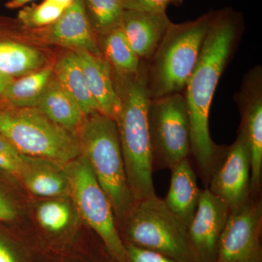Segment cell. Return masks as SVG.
<instances>
[{
  "instance_id": "24",
  "label": "cell",
  "mask_w": 262,
  "mask_h": 262,
  "mask_svg": "<svg viewBox=\"0 0 262 262\" xmlns=\"http://www.w3.org/2000/svg\"><path fill=\"white\" fill-rule=\"evenodd\" d=\"M37 219L43 229L51 232H61L70 224V206L63 201L46 202L38 208Z\"/></svg>"
},
{
  "instance_id": "20",
  "label": "cell",
  "mask_w": 262,
  "mask_h": 262,
  "mask_svg": "<svg viewBox=\"0 0 262 262\" xmlns=\"http://www.w3.org/2000/svg\"><path fill=\"white\" fill-rule=\"evenodd\" d=\"M53 77V69L45 67L29 75L13 79L5 90L3 98L13 107H37Z\"/></svg>"
},
{
  "instance_id": "6",
  "label": "cell",
  "mask_w": 262,
  "mask_h": 262,
  "mask_svg": "<svg viewBox=\"0 0 262 262\" xmlns=\"http://www.w3.org/2000/svg\"><path fill=\"white\" fill-rule=\"evenodd\" d=\"M121 223L126 244L163 253L179 262H196L187 226L158 196L136 202Z\"/></svg>"
},
{
  "instance_id": "35",
  "label": "cell",
  "mask_w": 262,
  "mask_h": 262,
  "mask_svg": "<svg viewBox=\"0 0 262 262\" xmlns=\"http://www.w3.org/2000/svg\"><path fill=\"white\" fill-rule=\"evenodd\" d=\"M259 262H261V261H259Z\"/></svg>"
},
{
  "instance_id": "18",
  "label": "cell",
  "mask_w": 262,
  "mask_h": 262,
  "mask_svg": "<svg viewBox=\"0 0 262 262\" xmlns=\"http://www.w3.org/2000/svg\"><path fill=\"white\" fill-rule=\"evenodd\" d=\"M53 76L66 92L73 98L85 116L98 112L90 93L80 58L75 51L60 57L53 68Z\"/></svg>"
},
{
  "instance_id": "2",
  "label": "cell",
  "mask_w": 262,
  "mask_h": 262,
  "mask_svg": "<svg viewBox=\"0 0 262 262\" xmlns=\"http://www.w3.org/2000/svg\"><path fill=\"white\" fill-rule=\"evenodd\" d=\"M121 108L115 119L127 183L136 203L156 195L148 124L151 98L147 88L146 61L131 76L113 73Z\"/></svg>"
},
{
  "instance_id": "23",
  "label": "cell",
  "mask_w": 262,
  "mask_h": 262,
  "mask_svg": "<svg viewBox=\"0 0 262 262\" xmlns=\"http://www.w3.org/2000/svg\"><path fill=\"white\" fill-rule=\"evenodd\" d=\"M85 1L93 26L101 36L122 25L125 11L122 0Z\"/></svg>"
},
{
  "instance_id": "11",
  "label": "cell",
  "mask_w": 262,
  "mask_h": 262,
  "mask_svg": "<svg viewBox=\"0 0 262 262\" xmlns=\"http://www.w3.org/2000/svg\"><path fill=\"white\" fill-rule=\"evenodd\" d=\"M234 100L241 113V128L251 152V191L261 192L262 178V69L256 66L244 76Z\"/></svg>"
},
{
  "instance_id": "10",
  "label": "cell",
  "mask_w": 262,
  "mask_h": 262,
  "mask_svg": "<svg viewBox=\"0 0 262 262\" xmlns=\"http://www.w3.org/2000/svg\"><path fill=\"white\" fill-rule=\"evenodd\" d=\"M261 227V196H251L242 206L229 211L215 262H259Z\"/></svg>"
},
{
  "instance_id": "28",
  "label": "cell",
  "mask_w": 262,
  "mask_h": 262,
  "mask_svg": "<svg viewBox=\"0 0 262 262\" xmlns=\"http://www.w3.org/2000/svg\"><path fill=\"white\" fill-rule=\"evenodd\" d=\"M23 163L24 160L22 163H18L5 155L0 154V170L11 174L17 178H20Z\"/></svg>"
},
{
  "instance_id": "12",
  "label": "cell",
  "mask_w": 262,
  "mask_h": 262,
  "mask_svg": "<svg viewBox=\"0 0 262 262\" xmlns=\"http://www.w3.org/2000/svg\"><path fill=\"white\" fill-rule=\"evenodd\" d=\"M229 214L228 207L208 189H202L188 235L196 262H215L219 242Z\"/></svg>"
},
{
  "instance_id": "16",
  "label": "cell",
  "mask_w": 262,
  "mask_h": 262,
  "mask_svg": "<svg viewBox=\"0 0 262 262\" xmlns=\"http://www.w3.org/2000/svg\"><path fill=\"white\" fill-rule=\"evenodd\" d=\"M170 187L163 201L169 210L184 225L189 226L195 214L202 189L189 158L182 160L170 169Z\"/></svg>"
},
{
  "instance_id": "1",
  "label": "cell",
  "mask_w": 262,
  "mask_h": 262,
  "mask_svg": "<svg viewBox=\"0 0 262 262\" xmlns=\"http://www.w3.org/2000/svg\"><path fill=\"white\" fill-rule=\"evenodd\" d=\"M242 30V18L237 13L231 10L216 12L184 90L190 123V155L205 188L208 187L222 149L210 135V110L215 89L238 45Z\"/></svg>"
},
{
  "instance_id": "19",
  "label": "cell",
  "mask_w": 262,
  "mask_h": 262,
  "mask_svg": "<svg viewBox=\"0 0 262 262\" xmlns=\"http://www.w3.org/2000/svg\"><path fill=\"white\" fill-rule=\"evenodd\" d=\"M37 107L58 125L77 133L86 117L75 100L60 85L54 76L43 93Z\"/></svg>"
},
{
  "instance_id": "7",
  "label": "cell",
  "mask_w": 262,
  "mask_h": 262,
  "mask_svg": "<svg viewBox=\"0 0 262 262\" xmlns=\"http://www.w3.org/2000/svg\"><path fill=\"white\" fill-rule=\"evenodd\" d=\"M72 196L81 218L93 229L117 262H127L122 241L111 202L100 185L85 157L63 165Z\"/></svg>"
},
{
  "instance_id": "25",
  "label": "cell",
  "mask_w": 262,
  "mask_h": 262,
  "mask_svg": "<svg viewBox=\"0 0 262 262\" xmlns=\"http://www.w3.org/2000/svg\"><path fill=\"white\" fill-rule=\"evenodd\" d=\"M65 8L45 0L41 4L24 8L18 13V20L28 28H39L54 24Z\"/></svg>"
},
{
  "instance_id": "34",
  "label": "cell",
  "mask_w": 262,
  "mask_h": 262,
  "mask_svg": "<svg viewBox=\"0 0 262 262\" xmlns=\"http://www.w3.org/2000/svg\"><path fill=\"white\" fill-rule=\"evenodd\" d=\"M50 3H53V4L61 6L62 8H67V7L70 6L75 0H47Z\"/></svg>"
},
{
  "instance_id": "22",
  "label": "cell",
  "mask_w": 262,
  "mask_h": 262,
  "mask_svg": "<svg viewBox=\"0 0 262 262\" xmlns=\"http://www.w3.org/2000/svg\"><path fill=\"white\" fill-rule=\"evenodd\" d=\"M101 37L100 49L111 66L113 73L118 76L136 75L139 72L141 60L129 44L122 25Z\"/></svg>"
},
{
  "instance_id": "33",
  "label": "cell",
  "mask_w": 262,
  "mask_h": 262,
  "mask_svg": "<svg viewBox=\"0 0 262 262\" xmlns=\"http://www.w3.org/2000/svg\"><path fill=\"white\" fill-rule=\"evenodd\" d=\"M31 1H32V0H10L8 3H6L5 6L9 9H16V8L23 7L24 5L27 4Z\"/></svg>"
},
{
  "instance_id": "17",
  "label": "cell",
  "mask_w": 262,
  "mask_h": 262,
  "mask_svg": "<svg viewBox=\"0 0 262 262\" xmlns=\"http://www.w3.org/2000/svg\"><path fill=\"white\" fill-rule=\"evenodd\" d=\"M20 179L27 190L36 196L55 198L69 193L64 164L23 155Z\"/></svg>"
},
{
  "instance_id": "29",
  "label": "cell",
  "mask_w": 262,
  "mask_h": 262,
  "mask_svg": "<svg viewBox=\"0 0 262 262\" xmlns=\"http://www.w3.org/2000/svg\"><path fill=\"white\" fill-rule=\"evenodd\" d=\"M0 154L8 157L18 163L23 162V155L20 154L6 138L0 134Z\"/></svg>"
},
{
  "instance_id": "15",
  "label": "cell",
  "mask_w": 262,
  "mask_h": 262,
  "mask_svg": "<svg viewBox=\"0 0 262 262\" xmlns=\"http://www.w3.org/2000/svg\"><path fill=\"white\" fill-rule=\"evenodd\" d=\"M75 52L80 58L88 88L98 113L115 120L121 108V100L115 88L111 66L103 55Z\"/></svg>"
},
{
  "instance_id": "4",
  "label": "cell",
  "mask_w": 262,
  "mask_h": 262,
  "mask_svg": "<svg viewBox=\"0 0 262 262\" xmlns=\"http://www.w3.org/2000/svg\"><path fill=\"white\" fill-rule=\"evenodd\" d=\"M77 133L82 155L107 194L116 222H122L136 201L127 183L116 122L96 112L85 117Z\"/></svg>"
},
{
  "instance_id": "31",
  "label": "cell",
  "mask_w": 262,
  "mask_h": 262,
  "mask_svg": "<svg viewBox=\"0 0 262 262\" xmlns=\"http://www.w3.org/2000/svg\"><path fill=\"white\" fill-rule=\"evenodd\" d=\"M0 262H17L11 250L0 239Z\"/></svg>"
},
{
  "instance_id": "13",
  "label": "cell",
  "mask_w": 262,
  "mask_h": 262,
  "mask_svg": "<svg viewBox=\"0 0 262 262\" xmlns=\"http://www.w3.org/2000/svg\"><path fill=\"white\" fill-rule=\"evenodd\" d=\"M50 42L101 56L83 0H75L48 29Z\"/></svg>"
},
{
  "instance_id": "14",
  "label": "cell",
  "mask_w": 262,
  "mask_h": 262,
  "mask_svg": "<svg viewBox=\"0 0 262 262\" xmlns=\"http://www.w3.org/2000/svg\"><path fill=\"white\" fill-rule=\"evenodd\" d=\"M171 23L166 12L125 9L122 27L136 54L141 60L148 61Z\"/></svg>"
},
{
  "instance_id": "30",
  "label": "cell",
  "mask_w": 262,
  "mask_h": 262,
  "mask_svg": "<svg viewBox=\"0 0 262 262\" xmlns=\"http://www.w3.org/2000/svg\"><path fill=\"white\" fill-rule=\"evenodd\" d=\"M16 211L13 205L6 198L0 194V221L9 222L14 220Z\"/></svg>"
},
{
  "instance_id": "8",
  "label": "cell",
  "mask_w": 262,
  "mask_h": 262,
  "mask_svg": "<svg viewBox=\"0 0 262 262\" xmlns=\"http://www.w3.org/2000/svg\"><path fill=\"white\" fill-rule=\"evenodd\" d=\"M148 124L153 170L170 169L190 155V123L185 96L151 99Z\"/></svg>"
},
{
  "instance_id": "32",
  "label": "cell",
  "mask_w": 262,
  "mask_h": 262,
  "mask_svg": "<svg viewBox=\"0 0 262 262\" xmlns=\"http://www.w3.org/2000/svg\"><path fill=\"white\" fill-rule=\"evenodd\" d=\"M13 80V79L10 78L0 72V97H3L5 90Z\"/></svg>"
},
{
  "instance_id": "26",
  "label": "cell",
  "mask_w": 262,
  "mask_h": 262,
  "mask_svg": "<svg viewBox=\"0 0 262 262\" xmlns=\"http://www.w3.org/2000/svg\"><path fill=\"white\" fill-rule=\"evenodd\" d=\"M125 245L127 262H179L157 251L130 244Z\"/></svg>"
},
{
  "instance_id": "9",
  "label": "cell",
  "mask_w": 262,
  "mask_h": 262,
  "mask_svg": "<svg viewBox=\"0 0 262 262\" xmlns=\"http://www.w3.org/2000/svg\"><path fill=\"white\" fill-rule=\"evenodd\" d=\"M251 174L249 144L239 127L233 144L222 146L207 188L232 211L251 198Z\"/></svg>"
},
{
  "instance_id": "5",
  "label": "cell",
  "mask_w": 262,
  "mask_h": 262,
  "mask_svg": "<svg viewBox=\"0 0 262 262\" xmlns=\"http://www.w3.org/2000/svg\"><path fill=\"white\" fill-rule=\"evenodd\" d=\"M0 134L25 156L65 164L82 155L78 133L58 125L38 107L0 110Z\"/></svg>"
},
{
  "instance_id": "27",
  "label": "cell",
  "mask_w": 262,
  "mask_h": 262,
  "mask_svg": "<svg viewBox=\"0 0 262 262\" xmlns=\"http://www.w3.org/2000/svg\"><path fill=\"white\" fill-rule=\"evenodd\" d=\"M174 0H122L125 9L144 11L166 12L167 7Z\"/></svg>"
},
{
  "instance_id": "21",
  "label": "cell",
  "mask_w": 262,
  "mask_h": 262,
  "mask_svg": "<svg viewBox=\"0 0 262 262\" xmlns=\"http://www.w3.org/2000/svg\"><path fill=\"white\" fill-rule=\"evenodd\" d=\"M46 59L35 48L14 42H0V72L12 79L44 68Z\"/></svg>"
},
{
  "instance_id": "3",
  "label": "cell",
  "mask_w": 262,
  "mask_h": 262,
  "mask_svg": "<svg viewBox=\"0 0 262 262\" xmlns=\"http://www.w3.org/2000/svg\"><path fill=\"white\" fill-rule=\"evenodd\" d=\"M216 12L182 24H170L154 55L146 61L151 99L185 90Z\"/></svg>"
}]
</instances>
